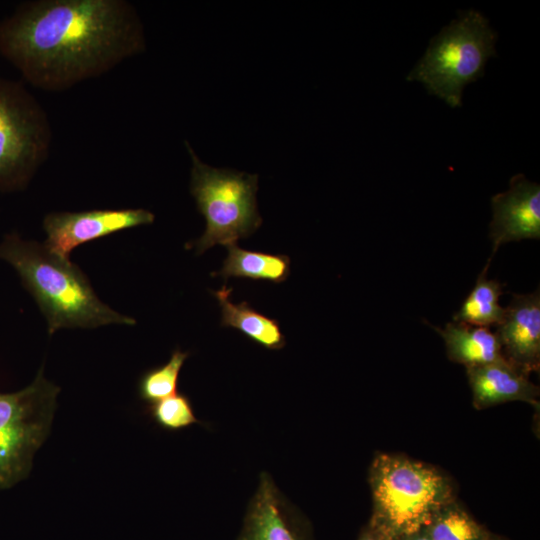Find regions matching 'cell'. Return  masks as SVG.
<instances>
[{"label":"cell","instance_id":"obj_20","mask_svg":"<svg viewBox=\"0 0 540 540\" xmlns=\"http://www.w3.org/2000/svg\"><path fill=\"white\" fill-rule=\"evenodd\" d=\"M358 540H394L370 521L362 529Z\"/></svg>","mask_w":540,"mask_h":540},{"label":"cell","instance_id":"obj_15","mask_svg":"<svg viewBox=\"0 0 540 540\" xmlns=\"http://www.w3.org/2000/svg\"><path fill=\"white\" fill-rule=\"evenodd\" d=\"M228 255L222 268L213 276H222L225 280L231 277L255 281L282 283L290 274V258L283 254L245 250L231 244L227 246Z\"/></svg>","mask_w":540,"mask_h":540},{"label":"cell","instance_id":"obj_1","mask_svg":"<svg viewBox=\"0 0 540 540\" xmlns=\"http://www.w3.org/2000/svg\"><path fill=\"white\" fill-rule=\"evenodd\" d=\"M126 0H32L0 20V54L32 86L64 91L145 50Z\"/></svg>","mask_w":540,"mask_h":540},{"label":"cell","instance_id":"obj_6","mask_svg":"<svg viewBox=\"0 0 540 540\" xmlns=\"http://www.w3.org/2000/svg\"><path fill=\"white\" fill-rule=\"evenodd\" d=\"M51 143L45 109L22 83L0 77V191L25 189Z\"/></svg>","mask_w":540,"mask_h":540},{"label":"cell","instance_id":"obj_10","mask_svg":"<svg viewBox=\"0 0 540 540\" xmlns=\"http://www.w3.org/2000/svg\"><path fill=\"white\" fill-rule=\"evenodd\" d=\"M491 207L492 256L505 243L540 238V186L524 174L513 176L509 189L491 198Z\"/></svg>","mask_w":540,"mask_h":540},{"label":"cell","instance_id":"obj_21","mask_svg":"<svg viewBox=\"0 0 540 540\" xmlns=\"http://www.w3.org/2000/svg\"><path fill=\"white\" fill-rule=\"evenodd\" d=\"M396 540H432V539L426 534V532L422 528L414 533L404 535Z\"/></svg>","mask_w":540,"mask_h":540},{"label":"cell","instance_id":"obj_12","mask_svg":"<svg viewBox=\"0 0 540 540\" xmlns=\"http://www.w3.org/2000/svg\"><path fill=\"white\" fill-rule=\"evenodd\" d=\"M466 373L472 403L478 410L513 401L539 406V387L506 359L468 367Z\"/></svg>","mask_w":540,"mask_h":540},{"label":"cell","instance_id":"obj_4","mask_svg":"<svg viewBox=\"0 0 540 540\" xmlns=\"http://www.w3.org/2000/svg\"><path fill=\"white\" fill-rule=\"evenodd\" d=\"M496 40L497 33L482 13L460 11L431 39L407 80L421 82L450 107H461L465 86L483 77L488 59L496 56Z\"/></svg>","mask_w":540,"mask_h":540},{"label":"cell","instance_id":"obj_7","mask_svg":"<svg viewBox=\"0 0 540 540\" xmlns=\"http://www.w3.org/2000/svg\"><path fill=\"white\" fill-rule=\"evenodd\" d=\"M59 392L42 366L24 389L0 393V489L29 475L33 456L50 432Z\"/></svg>","mask_w":540,"mask_h":540},{"label":"cell","instance_id":"obj_2","mask_svg":"<svg viewBox=\"0 0 540 540\" xmlns=\"http://www.w3.org/2000/svg\"><path fill=\"white\" fill-rule=\"evenodd\" d=\"M0 259L16 270L34 297L46 318L49 335L62 328L136 324L134 318L103 303L76 264L53 254L44 244L10 233L0 243Z\"/></svg>","mask_w":540,"mask_h":540},{"label":"cell","instance_id":"obj_22","mask_svg":"<svg viewBox=\"0 0 540 540\" xmlns=\"http://www.w3.org/2000/svg\"><path fill=\"white\" fill-rule=\"evenodd\" d=\"M490 540H504V539H502L501 537H498V536L492 534Z\"/></svg>","mask_w":540,"mask_h":540},{"label":"cell","instance_id":"obj_3","mask_svg":"<svg viewBox=\"0 0 540 540\" xmlns=\"http://www.w3.org/2000/svg\"><path fill=\"white\" fill-rule=\"evenodd\" d=\"M370 522L394 540L422 529L456 499L451 480L438 469L400 454L379 453L369 468Z\"/></svg>","mask_w":540,"mask_h":540},{"label":"cell","instance_id":"obj_19","mask_svg":"<svg viewBox=\"0 0 540 540\" xmlns=\"http://www.w3.org/2000/svg\"><path fill=\"white\" fill-rule=\"evenodd\" d=\"M147 413L158 426L168 431H178L200 423L190 398L181 393L149 404Z\"/></svg>","mask_w":540,"mask_h":540},{"label":"cell","instance_id":"obj_16","mask_svg":"<svg viewBox=\"0 0 540 540\" xmlns=\"http://www.w3.org/2000/svg\"><path fill=\"white\" fill-rule=\"evenodd\" d=\"M490 261L491 258L478 275L473 289L453 315V321L488 328L501 322L504 307L499 304V298L505 285L487 277Z\"/></svg>","mask_w":540,"mask_h":540},{"label":"cell","instance_id":"obj_17","mask_svg":"<svg viewBox=\"0 0 540 540\" xmlns=\"http://www.w3.org/2000/svg\"><path fill=\"white\" fill-rule=\"evenodd\" d=\"M423 530L432 540H490L492 536L456 499L440 508Z\"/></svg>","mask_w":540,"mask_h":540},{"label":"cell","instance_id":"obj_18","mask_svg":"<svg viewBox=\"0 0 540 540\" xmlns=\"http://www.w3.org/2000/svg\"><path fill=\"white\" fill-rule=\"evenodd\" d=\"M188 356L189 352L175 349L168 362L145 371L137 384L139 398L152 404L176 394L180 371Z\"/></svg>","mask_w":540,"mask_h":540},{"label":"cell","instance_id":"obj_8","mask_svg":"<svg viewBox=\"0 0 540 540\" xmlns=\"http://www.w3.org/2000/svg\"><path fill=\"white\" fill-rule=\"evenodd\" d=\"M155 215L146 209H94L80 212H51L43 219L44 245L53 254L69 259L81 244L105 236L152 224Z\"/></svg>","mask_w":540,"mask_h":540},{"label":"cell","instance_id":"obj_11","mask_svg":"<svg viewBox=\"0 0 540 540\" xmlns=\"http://www.w3.org/2000/svg\"><path fill=\"white\" fill-rule=\"evenodd\" d=\"M496 335L505 359L529 375L540 367V292L513 294Z\"/></svg>","mask_w":540,"mask_h":540},{"label":"cell","instance_id":"obj_14","mask_svg":"<svg viewBox=\"0 0 540 540\" xmlns=\"http://www.w3.org/2000/svg\"><path fill=\"white\" fill-rule=\"evenodd\" d=\"M232 288L223 286L213 292L221 309V325L239 330L249 339L269 350H279L286 344L279 322L254 308L248 302L235 304Z\"/></svg>","mask_w":540,"mask_h":540},{"label":"cell","instance_id":"obj_13","mask_svg":"<svg viewBox=\"0 0 540 540\" xmlns=\"http://www.w3.org/2000/svg\"><path fill=\"white\" fill-rule=\"evenodd\" d=\"M431 327L443 338L449 360L466 368L505 359L498 336L488 327L455 321L443 329Z\"/></svg>","mask_w":540,"mask_h":540},{"label":"cell","instance_id":"obj_9","mask_svg":"<svg viewBox=\"0 0 540 540\" xmlns=\"http://www.w3.org/2000/svg\"><path fill=\"white\" fill-rule=\"evenodd\" d=\"M237 540H311L309 523L263 472Z\"/></svg>","mask_w":540,"mask_h":540},{"label":"cell","instance_id":"obj_5","mask_svg":"<svg viewBox=\"0 0 540 540\" xmlns=\"http://www.w3.org/2000/svg\"><path fill=\"white\" fill-rule=\"evenodd\" d=\"M185 145L192 160L190 193L206 221L205 232L186 248L202 254L214 245L227 247L252 235L262 224L256 201L258 175L210 167L187 141Z\"/></svg>","mask_w":540,"mask_h":540}]
</instances>
